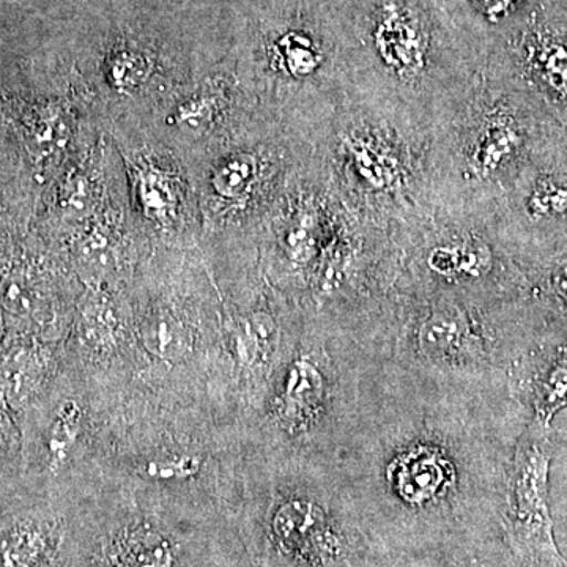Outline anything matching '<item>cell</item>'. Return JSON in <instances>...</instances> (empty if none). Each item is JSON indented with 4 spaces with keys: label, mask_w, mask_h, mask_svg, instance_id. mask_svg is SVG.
Instances as JSON below:
<instances>
[{
    "label": "cell",
    "mask_w": 567,
    "mask_h": 567,
    "mask_svg": "<svg viewBox=\"0 0 567 567\" xmlns=\"http://www.w3.org/2000/svg\"><path fill=\"white\" fill-rule=\"evenodd\" d=\"M398 293H454L513 301L520 286L496 207L435 208L398 233Z\"/></svg>",
    "instance_id": "6"
},
{
    "label": "cell",
    "mask_w": 567,
    "mask_h": 567,
    "mask_svg": "<svg viewBox=\"0 0 567 567\" xmlns=\"http://www.w3.org/2000/svg\"><path fill=\"white\" fill-rule=\"evenodd\" d=\"M513 303L395 293L382 339L383 363L424 385L483 398L507 361L505 328Z\"/></svg>",
    "instance_id": "4"
},
{
    "label": "cell",
    "mask_w": 567,
    "mask_h": 567,
    "mask_svg": "<svg viewBox=\"0 0 567 567\" xmlns=\"http://www.w3.org/2000/svg\"><path fill=\"white\" fill-rule=\"evenodd\" d=\"M536 292L567 319V252L557 257L547 274L540 276Z\"/></svg>",
    "instance_id": "17"
},
{
    "label": "cell",
    "mask_w": 567,
    "mask_h": 567,
    "mask_svg": "<svg viewBox=\"0 0 567 567\" xmlns=\"http://www.w3.org/2000/svg\"><path fill=\"white\" fill-rule=\"evenodd\" d=\"M203 458L197 456H183L158 458L145 465V472L153 480L159 481H183L196 476L199 473Z\"/></svg>",
    "instance_id": "18"
},
{
    "label": "cell",
    "mask_w": 567,
    "mask_h": 567,
    "mask_svg": "<svg viewBox=\"0 0 567 567\" xmlns=\"http://www.w3.org/2000/svg\"><path fill=\"white\" fill-rule=\"evenodd\" d=\"M0 297L7 311L14 316L32 315L40 298L35 287L22 275H9L0 284Z\"/></svg>",
    "instance_id": "16"
},
{
    "label": "cell",
    "mask_w": 567,
    "mask_h": 567,
    "mask_svg": "<svg viewBox=\"0 0 567 567\" xmlns=\"http://www.w3.org/2000/svg\"><path fill=\"white\" fill-rule=\"evenodd\" d=\"M547 425L529 421L518 435L503 484V517L511 540L536 567H567L554 537L548 502L551 443Z\"/></svg>",
    "instance_id": "9"
},
{
    "label": "cell",
    "mask_w": 567,
    "mask_h": 567,
    "mask_svg": "<svg viewBox=\"0 0 567 567\" xmlns=\"http://www.w3.org/2000/svg\"><path fill=\"white\" fill-rule=\"evenodd\" d=\"M353 95L427 133L461 107L487 54L435 0H358L344 31Z\"/></svg>",
    "instance_id": "1"
},
{
    "label": "cell",
    "mask_w": 567,
    "mask_h": 567,
    "mask_svg": "<svg viewBox=\"0 0 567 567\" xmlns=\"http://www.w3.org/2000/svg\"><path fill=\"white\" fill-rule=\"evenodd\" d=\"M520 91L484 69L443 125L431 133L435 208L498 207L535 156V121Z\"/></svg>",
    "instance_id": "3"
},
{
    "label": "cell",
    "mask_w": 567,
    "mask_h": 567,
    "mask_svg": "<svg viewBox=\"0 0 567 567\" xmlns=\"http://www.w3.org/2000/svg\"><path fill=\"white\" fill-rule=\"evenodd\" d=\"M142 342L163 360H178L188 352L192 327L181 306L156 298L145 308L140 324Z\"/></svg>",
    "instance_id": "12"
},
{
    "label": "cell",
    "mask_w": 567,
    "mask_h": 567,
    "mask_svg": "<svg viewBox=\"0 0 567 567\" xmlns=\"http://www.w3.org/2000/svg\"><path fill=\"white\" fill-rule=\"evenodd\" d=\"M110 567H175L173 543L148 527L132 528L117 537L107 557Z\"/></svg>",
    "instance_id": "13"
},
{
    "label": "cell",
    "mask_w": 567,
    "mask_h": 567,
    "mask_svg": "<svg viewBox=\"0 0 567 567\" xmlns=\"http://www.w3.org/2000/svg\"><path fill=\"white\" fill-rule=\"evenodd\" d=\"M102 125L121 155L134 221L152 248L199 244L203 215L188 164L140 122Z\"/></svg>",
    "instance_id": "7"
},
{
    "label": "cell",
    "mask_w": 567,
    "mask_h": 567,
    "mask_svg": "<svg viewBox=\"0 0 567 567\" xmlns=\"http://www.w3.org/2000/svg\"><path fill=\"white\" fill-rule=\"evenodd\" d=\"M6 445V436H3L2 427H0V450Z\"/></svg>",
    "instance_id": "19"
},
{
    "label": "cell",
    "mask_w": 567,
    "mask_h": 567,
    "mask_svg": "<svg viewBox=\"0 0 567 567\" xmlns=\"http://www.w3.org/2000/svg\"><path fill=\"white\" fill-rule=\"evenodd\" d=\"M328 514L316 499L292 496L286 499L271 518V529L279 546L287 551L311 550L327 536Z\"/></svg>",
    "instance_id": "11"
},
{
    "label": "cell",
    "mask_w": 567,
    "mask_h": 567,
    "mask_svg": "<svg viewBox=\"0 0 567 567\" xmlns=\"http://www.w3.org/2000/svg\"><path fill=\"white\" fill-rule=\"evenodd\" d=\"M509 385L527 402L533 420L550 424L567 406V346H539L520 354L509 369Z\"/></svg>",
    "instance_id": "10"
},
{
    "label": "cell",
    "mask_w": 567,
    "mask_h": 567,
    "mask_svg": "<svg viewBox=\"0 0 567 567\" xmlns=\"http://www.w3.org/2000/svg\"><path fill=\"white\" fill-rule=\"evenodd\" d=\"M311 142L257 110L234 136L186 163L207 244L252 246L295 174L311 158Z\"/></svg>",
    "instance_id": "5"
},
{
    "label": "cell",
    "mask_w": 567,
    "mask_h": 567,
    "mask_svg": "<svg viewBox=\"0 0 567 567\" xmlns=\"http://www.w3.org/2000/svg\"><path fill=\"white\" fill-rule=\"evenodd\" d=\"M82 412L78 402H65L52 421L48 434V453L52 466L62 465L81 431Z\"/></svg>",
    "instance_id": "15"
},
{
    "label": "cell",
    "mask_w": 567,
    "mask_h": 567,
    "mask_svg": "<svg viewBox=\"0 0 567 567\" xmlns=\"http://www.w3.org/2000/svg\"><path fill=\"white\" fill-rule=\"evenodd\" d=\"M47 548V535L40 528L14 529L0 544V567H35Z\"/></svg>",
    "instance_id": "14"
},
{
    "label": "cell",
    "mask_w": 567,
    "mask_h": 567,
    "mask_svg": "<svg viewBox=\"0 0 567 567\" xmlns=\"http://www.w3.org/2000/svg\"><path fill=\"white\" fill-rule=\"evenodd\" d=\"M311 145L316 169L357 218L399 233L435 210L431 133L390 107L350 93Z\"/></svg>",
    "instance_id": "2"
},
{
    "label": "cell",
    "mask_w": 567,
    "mask_h": 567,
    "mask_svg": "<svg viewBox=\"0 0 567 567\" xmlns=\"http://www.w3.org/2000/svg\"><path fill=\"white\" fill-rule=\"evenodd\" d=\"M256 112L229 52L140 123L189 163L234 136Z\"/></svg>",
    "instance_id": "8"
}]
</instances>
